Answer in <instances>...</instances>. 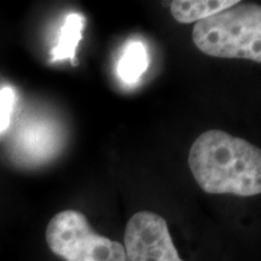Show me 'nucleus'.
<instances>
[{"mask_svg": "<svg viewBox=\"0 0 261 261\" xmlns=\"http://www.w3.org/2000/svg\"><path fill=\"white\" fill-rule=\"evenodd\" d=\"M189 166L207 194L249 197L261 192L260 149L224 130L202 133L189 152Z\"/></svg>", "mask_w": 261, "mask_h": 261, "instance_id": "1", "label": "nucleus"}, {"mask_svg": "<svg viewBox=\"0 0 261 261\" xmlns=\"http://www.w3.org/2000/svg\"><path fill=\"white\" fill-rule=\"evenodd\" d=\"M192 40L203 54L219 58L261 62V8L238 2L196 22Z\"/></svg>", "mask_w": 261, "mask_h": 261, "instance_id": "2", "label": "nucleus"}, {"mask_svg": "<svg viewBox=\"0 0 261 261\" xmlns=\"http://www.w3.org/2000/svg\"><path fill=\"white\" fill-rule=\"evenodd\" d=\"M46 242L51 252L65 261H126L122 244L97 234L77 211L67 210L52 218Z\"/></svg>", "mask_w": 261, "mask_h": 261, "instance_id": "3", "label": "nucleus"}, {"mask_svg": "<svg viewBox=\"0 0 261 261\" xmlns=\"http://www.w3.org/2000/svg\"><path fill=\"white\" fill-rule=\"evenodd\" d=\"M123 248L126 261H182L166 220L152 212L142 211L130 218Z\"/></svg>", "mask_w": 261, "mask_h": 261, "instance_id": "4", "label": "nucleus"}, {"mask_svg": "<svg viewBox=\"0 0 261 261\" xmlns=\"http://www.w3.org/2000/svg\"><path fill=\"white\" fill-rule=\"evenodd\" d=\"M237 3V0H174L169 9L175 21L190 24L224 11Z\"/></svg>", "mask_w": 261, "mask_h": 261, "instance_id": "5", "label": "nucleus"}, {"mask_svg": "<svg viewBox=\"0 0 261 261\" xmlns=\"http://www.w3.org/2000/svg\"><path fill=\"white\" fill-rule=\"evenodd\" d=\"M85 28V17L81 14H68L62 25L57 45L52 48V61L70 60L73 64H76V47L83 38V31Z\"/></svg>", "mask_w": 261, "mask_h": 261, "instance_id": "6", "label": "nucleus"}, {"mask_svg": "<svg viewBox=\"0 0 261 261\" xmlns=\"http://www.w3.org/2000/svg\"><path fill=\"white\" fill-rule=\"evenodd\" d=\"M149 67V55L145 45L140 41H128L123 46L119 63L117 75L125 84L138 83Z\"/></svg>", "mask_w": 261, "mask_h": 261, "instance_id": "7", "label": "nucleus"}, {"mask_svg": "<svg viewBox=\"0 0 261 261\" xmlns=\"http://www.w3.org/2000/svg\"><path fill=\"white\" fill-rule=\"evenodd\" d=\"M15 104V91L11 87L0 90V132H4L10 125Z\"/></svg>", "mask_w": 261, "mask_h": 261, "instance_id": "8", "label": "nucleus"}]
</instances>
